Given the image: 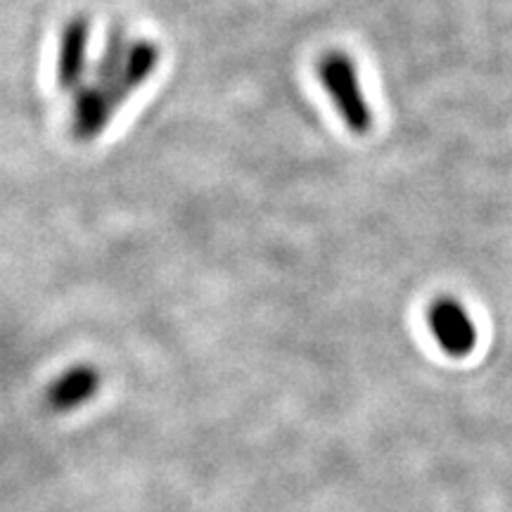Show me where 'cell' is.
<instances>
[{"label": "cell", "instance_id": "obj_1", "mask_svg": "<svg viewBox=\"0 0 512 512\" xmlns=\"http://www.w3.org/2000/svg\"><path fill=\"white\" fill-rule=\"evenodd\" d=\"M320 83L328 91L332 105L354 136H368L373 131V110L363 93L361 76L356 72V64L347 53L330 50L318 62Z\"/></svg>", "mask_w": 512, "mask_h": 512}, {"label": "cell", "instance_id": "obj_2", "mask_svg": "<svg viewBox=\"0 0 512 512\" xmlns=\"http://www.w3.org/2000/svg\"><path fill=\"white\" fill-rule=\"evenodd\" d=\"M427 323L434 339L448 356L463 358L475 349L477 344V330L472 318L467 316L463 304L453 297H439L434 299L427 313Z\"/></svg>", "mask_w": 512, "mask_h": 512}, {"label": "cell", "instance_id": "obj_3", "mask_svg": "<svg viewBox=\"0 0 512 512\" xmlns=\"http://www.w3.org/2000/svg\"><path fill=\"white\" fill-rule=\"evenodd\" d=\"M98 389H100L98 370L91 366H76V368H69L67 373L60 375L53 384H50L46 401L55 413H67L83 406L86 401H91Z\"/></svg>", "mask_w": 512, "mask_h": 512}, {"label": "cell", "instance_id": "obj_4", "mask_svg": "<svg viewBox=\"0 0 512 512\" xmlns=\"http://www.w3.org/2000/svg\"><path fill=\"white\" fill-rule=\"evenodd\" d=\"M86 24L76 22L69 29L67 41H64V57H62V81L64 83H76L86 62Z\"/></svg>", "mask_w": 512, "mask_h": 512}]
</instances>
